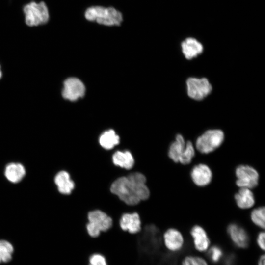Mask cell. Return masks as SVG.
<instances>
[{
	"label": "cell",
	"instance_id": "7402d4cb",
	"mask_svg": "<svg viewBox=\"0 0 265 265\" xmlns=\"http://www.w3.org/2000/svg\"><path fill=\"white\" fill-rule=\"evenodd\" d=\"M195 154V148L192 143L190 141L186 142L185 148L179 158V162L183 165L189 164Z\"/></svg>",
	"mask_w": 265,
	"mask_h": 265
},
{
	"label": "cell",
	"instance_id": "8fae6325",
	"mask_svg": "<svg viewBox=\"0 0 265 265\" xmlns=\"http://www.w3.org/2000/svg\"><path fill=\"white\" fill-rule=\"evenodd\" d=\"M166 248L170 251H178L183 246L184 239L182 233L175 228L167 229L163 236Z\"/></svg>",
	"mask_w": 265,
	"mask_h": 265
},
{
	"label": "cell",
	"instance_id": "603a6c76",
	"mask_svg": "<svg viewBox=\"0 0 265 265\" xmlns=\"http://www.w3.org/2000/svg\"><path fill=\"white\" fill-rule=\"evenodd\" d=\"M250 218L252 222L260 228H265V210L264 207L254 209L251 212Z\"/></svg>",
	"mask_w": 265,
	"mask_h": 265
},
{
	"label": "cell",
	"instance_id": "52a82bcc",
	"mask_svg": "<svg viewBox=\"0 0 265 265\" xmlns=\"http://www.w3.org/2000/svg\"><path fill=\"white\" fill-rule=\"evenodd\" d=\"M187 93L191 99L200 101L207 97L212 91V86L206 78L190 77L186 81Z\"/></svg>",
	"mask_w": 265,
	"mask_h": 265
},
{
	"label": "cell",
	"instance_id": "f546056e",
	"mask_svg": "<svg viewBox=\"0 0 265 265\" xmlns=\"http://www.w3.org/2000/svg\"><path fill=\"white\" fill-rule=\"evenodd\" d=\"M1 76H2V72L1 71L0 66V79L1 78Z\"/></svg>",
	"mask_w": 265,
	"mask_h": 265
},
{
	"label": "cell",
	"instance_id": "83f0119b",
	"mask_svg": "<svg viewBox=\"0 0 265 265\" xmlns=\"http://www.w3.org/2000/svg\"><path fill=\"white\" fill-rule=\"evenodd\" d=\"M265 257L263 254L260 257L258 261V265H265Z\"/></svg>",
	"mask_w": 265,
	"mask_h": 265
},
{
	"label": "cell",
	"instance_id": "6da1fadb",
	"mask_svg": "<svg viewBox=\"0 0 265 265\" xmlns=\"http://www.w3.org/2000/svg\"><path fill=\"white\" fill-rule=\"evenodd\" d=\"M146 183V178L142 173L133 172L116 179L111 185L110 190L125 204L135 205L150 197Z\"/></svg>",
	"mask_w": 265,
	"mask_h": 265
},
{
	"label": "cell",
	"instance_id": "9c48e42d",
	"mask_svg": "<svg viewBox=\"0 0 265 265\" xmlns=\"http://www.w3.org/2000/svg\"><path fill=\"white\" fill-rule=\"evenodd\" d=\"M212 172L211 168L204 163L194 166L190 171V177L193 183L199 187H204L212 181Z\"/></svg>",
	"mask_w": 265,
	"mask_h": 265
},
{
	"label": "cell",
	"instance_id": "d4e9b609",
	"mask_svg": "<svg viewBox=\"0 0 265 265\" xmlns=\"http://www.w3.org/2000/svg\"><path fill=\"white\" fill-rule=\"evenodd\" d=\"M182 265H208L202 258L198 256L186 257L182 262Z\"/></svg>",
	"mask_w": 265,
	"mask_h": 265
},
{
	"label": "cell",
	"instance_id": "4316f807",
	"mask_svg": "<svg viewBox=\"0 0 265 265\" xmlns=\"http://www.w3.org/2000/svg\"><path fill=\"white\" fill-rule=\"evenodd\" d=\"M265 232H260L257 236V242L259 246V247L263 250H265Z\"/></svg>",
	"mask_w": 265,
	"mask_h": 265
},
{
	"label": "cell",
	"instance_id": "ac0fdd59",
	"mask_svg": "<svg viewBox=\"0 0 265 265\" xmlns=\"http://www.w3.org/2000/svg\"><path fill=\"white\" fill-rule=\"evenodd\" d=\"M4 174L8 181L13 183H17L24 177L26 170L22 164L13 162L6 166Z\"/></svg>",
	"mask_w": 265,
	"mask_h": 265
},
{
	"label": "cell",
	"instance_id": "30bf717a",
	"mask_svg": "<svg viewBox=\"0 0 265 265\" xmlns=\"http://www.w3.org/2000/svg\"><path fill=\"white\" fill-rule=\"evenodd\" d=\"M227 231L235 245L240 248L247 247L249 237L244 228L237 223H232L228 226Z\"/></svg>",
	"mask_w": 265,
	"mask_h": 265
},
{
	"label": "cell",
	"instance_id": "2e32d148",
	"mask_svg": "<svg viewBox=\"0 0 265 265\" xmlns=\"http://www.w3.org/2000/svg\"><path fill=\"white\" fill-rule=\"evenodd\" d=\"M54 182L58 191L65 195L70 194L75 187V184L71 179L69 174L65 171H61L57 173Z\"/></svg>",
	"mask_w": 265,
	"mask_h": 265
},
{
	"label": "cell",
	"instance_id": "277c9868",
	"mask_svg": "<svg viewBox=\"0 0 265 265\" xmlns=\"http://www.w3.org/2000/svg\"><path fill=\"white\" fill-rule=\"evenodd\" d=\"M88 222L86 226L88 234L92 238H97L101 232L108 231L112 226V218L99 210H93L88 213Z\"/></svg>",
	"mask_w": 265,
	"mask_h": 265
},
{
	"label": "cell",
	"instance_id": "f1b7e54d",
	"mask_svg": "<svg viewBox=\"0 0 265 265\" xmlns=\"http://www.w3.org/2000/svg\"><path fill=\"white\" fill-rule=\"evenodd\" d=\"M228 260L226 262V265H232L233 264V257H230L228 259Z\"/></svg>",
	"mask_w": 265,
	"mask_h": 265
},
{
	"label": "cell",
	"instance_id": "e0dca14e",
	"mask_svg": "<svg viewBox=\"0 0 265 265\" xmlns=\"http://www.w3.org/2000/svg\"><path fill=\"white\" fill-rule=\"evenodd\" d=\"M112 160L115 165L127 170L132 169L134 164V158L129 151L115 152Z\"/></svg>",
	"mask_w": 265,
	"mask_h": 265
},
{
	"label": "cell",
	"instance_id": "7a4b0ae2",
	"mask_svg": "<svg viewBox=\"0 0 265 265\" xmlns=\"http://www.w3.org/2000/svg\"><path fill=\"white\" fill-rule=\"evenodd\" d=\"M85 17L88 20L106 26H119L123 21L122 14L112 7H89L85 11Z\"/></svg>",
	"mask_w": 265,
	"mask_h": 265
},
{
	"label": "cell",
	"instance_id": "484cf974",
	"mask_svg": "<svg viewBox=\"0 0 265 265\" xmlns=\"http://www.w3.org/2000/svg\"><path fill=\"white\" fill-rule=\"evenodd\" d=\"M223 252L221 248L217 246L212 247L209 251V256L210 259L213 263H217L221 258Z\"/></svg>",
	"mask_w": 265,
	"mask_h": 265
},
{
	"label": "cell",
	"instance_id": "7c38bea8",
	"mask_svg": "<svg viewBox=\"0 0 265 265\" xmlns=\"http://www.w3.org/2000/svg\"><path fill=\"white\" fill-rule=\"evenodd\" d=\"M121 229L132 234H135L141 230V222L137 212L123 214L120 219Z\"/></svg>",
	"mask_w": 265,
	"mask_h": 265
},
{
	"label": "cell",
	"instance_id": "d6986e66",
	"mask_svg": "<svg viewBox=\"0 0 265 265\" xmlns=\"http://www.w3.org/2000/svg\"><path fill=\"white\" fill-rule=\"evenodd\" d=\"M186 144L184 137L180 134H177L170 144L168 151L169 158L174 162L178 163L179 158L182 154Z\"/></svg>",
	"mask_w": 265,
	"mask_h": 265
},
{
	"label": "cell",
	"instance_id": "5bb4252c",
	"mask_svg": "<svg viewBox=\"0 0 265 265\" xmlns=\"http://www.w3.org/2000/svg\"><path fill=\"white\" fill-rule=\"evenodd\" d=\"M182 51L185 58L190 60L202 53L203 51L202 44L196 39L189 37L181 43Z\"/></svg>",
	"mask_w": 265,
	"mask_h": 265
},
{
	"label": "cell",
	"instance_id": "8992f818",
	"mask_svg": "<svg viewBox=\"0 0 265 265\" xmlns=\"http://www.w3.org/2000/svg\"><path fill=\"white\" fill-rule=\"evenodd\" d=\"M236 184L239 188L252 189L259 183V174L253 167L245 164L238 165L235 169Z\"/></svg>",
	"mask_w": 265,
	"mask_h": 265
},
{
	"label": "cell",
	"instance_id": "5b68a950",
	"mask_svg": "<svg viewBox=\"0 0 265 265\" xmlns=\"http://www.w3.org/2000/svg\"><path fill=\"white\" fill-rule=\"evenodd\" d=\"M25 21L29 26H36L46 23L49 18L48 8L44 2H31L24 7Z\"/></svg>",
	"mask_w": 265,
	"mask_h": 265
},
{
	"label": "cell",
	"instance_id": "44dd1931",
	"mask_svg": "<svg viewBox=\"0 0 265 265\" xmlns=\"http://www.w3.org/2000/svg\"><path fill=\"white\" fill-rule=\"evenodd\" d=\"M14 247L5 240H0V263H6L12 260Z\"/></svg>",
	"mask_w": 265,
	"mask_h": 265
},
{
	"label": "cell",
	"instance_id": "ffe728a7",
	"mask_svg": "<svg viewBox=\"0 0 265 265\" xmlns=\"http://www.w3.org/2000/svg\"><path fill=\"white\" fill-rule=\"evenodd\" d=\"M100 145L106 150L112 149L120 142V137L112 130L105 132L99 139Z\"/></svg>",
	"mask_w": 265,
	"mask_h": 265
},
{
	"label": "cell",
	"instance_id": "4fadbf2b",
	"mask_svg": "<svg viewBox=\"0 0 265 265\" xmlns=\"http://www.w3.org/2000/svg\"><path fill=\"white\" fill-rule=\"evenodd\" d=\"M195 248L199 251H206L210 244V241L205 229L199 225H195L190 230Z\"/></svg>",
	"mask_w": 265,
	"mask_h": 265
},
{
	"label": "cell",
	"instance_id": "ba28073f",
	"mask_svg": "<svg viewBox=\"0 0 265 265\" xmlns=\"http://www.w3.org/2000/svg\"><path fill=\"white\" fill-rule=\"evenodd\" d=\"M84 85L76 78H69L64 82L62 94L64 99L74 101L82 97L85 93Z\"/></svg>",
	"mask_w": 265,
	"mask_h": 265
},
{
	"label": "cell",
	"instance_id": "9a60e30c",
	"mask_svg": "<svg viewBox=\"0 0 265 265\" xmlns=\"http://www.w3.org/2000/svg\"><path fill=\"white\" fill-rule=\"evenodd\" d=\"M234 199L238 207L241 209H248L252 208L255 204V196L251 190L247 188H239L235 193Z\"/></svg>",
	"mask_w": 265,
	"mask_h": 265
},
{
	"label": "cell",
	"instance_id": "3957f363",
	"mask_svg": "<svg viewBox=\"0 0 265 265\" xmlns=\"http://www.w3.org/2000/svg\"><path fill=\"white\" fill-rule=\"evenodd\" d=\"M224 138V133L221 130H207L196 139V149L201 154L210 153L222 145Z\"/></svg>",
	"mask_w": 265,
	"mask_h": 265
},
{
	"label": "cell",
	"instance_id": "cb8c5ba5",
	"mask_svg": "<svg viewBox=\"0 0 265 265\" xmlns=\"http://www.w3.org/2000/svg\"><path fill=\"white\" fill-rule=\"evenodd\" d=\"M88 265H108L105 256L98 252L92 253L88 258Z\"/></svg>",
	"mask_w": 265,
	"mask_h": 265
}]
</instances>
